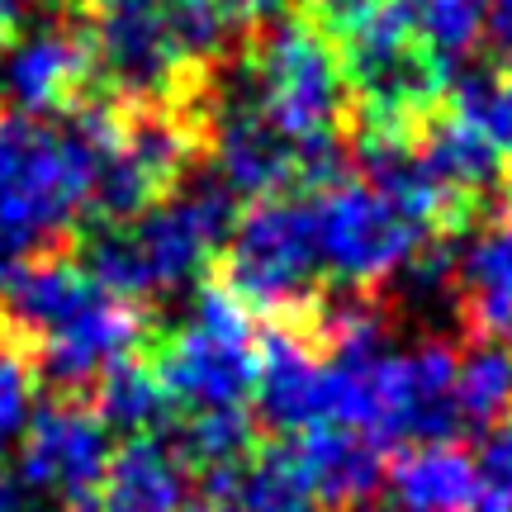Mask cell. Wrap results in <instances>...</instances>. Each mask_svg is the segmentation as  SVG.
Returning a JSON list of instances; mask_svg holds the SVG:
<instances>
[{"mask_svg": "<svg viewBox=\"0 0 512 512\" xmlns=\"http://www.w3.org/2000/svg\"><path fill=\"white\" fill-rule=\"evenodd\" d=\"M456 290L489 342L512 337V209L503 219L484 223L456 256Z\"/></svg>", "mask_w": 512, "mask_h": 512, "instance_id": "obj_16", "label": "cell"}, {"mask_svg": "<svg viewBox=\"0 0 512 512\" xmlns=\"http://www.w3.org/2000/svg\"><path fill=\"white\" fill-rule=\"evenodd\" d=\"M223 266L228 294H238L247 309L290 313L309 304L323 280L309 200H256L223 242Z\"/></svg>", "mask_w": 512, "mask_h": 512, "instance_id": "obj_8", "label": "cell"}, {"mask_svg": "<svg viewBox=\"0 0 512 512\" xmlns=\"http://www.w3.org/2000/svg\"><path fill=\"white\" fill-rule=\"evenodd\" d=\"M384 484L399 512H470L479 503L475 456L456 441H418L384 470Z\"/></svg>", "mask_w": 512, "mask_h": 512, "instance_id": "obj_15", "label": "cell"}, {"mask_svg": "<svg viewBox=\"0 0 512 512\" xmlns=\"http://www.w3.org/2000/svg\"><path fill=\"white\" fill-rule=\"evenodd\" d=\"M185 162H190V138L166 119L143 124H114L100 152V176H95V214L110 223L143 214L147 204L176 190Z\"/></svg>", "mask_w": 512, "mask_h": 512, "instance_id": "obj_11", "label": "cell"}, {"mask_svg": "<svg viewBox=\"0 0 512 512\" xmlns=\"http://www.w3.org/2000/svg\"><path fill=\"white\" fill-rule=\"evenodd\" d=\"M413 29L441 72H456L489 34V0H408Z\"/></svg>", "mask_w": 512, "mask_h": 512, "instance_id": "obj_20", "label": "cell"}, {"mask_svg": "<svg viewBox=\"0 0 512 512\" xmlns=\"http://www.w3.org/2000/svg\"><path fill=\"white\" fill-rule=\"evenodd\" d=\"M38 408V384H34V366L24 361V351L15 342L0 337V465L15 460L19 437L34 418Z\"/></svg>", "mask_w": 512, "mask_h": 512, "instance_id": "obj_23", "label": "cell"}, {"mask_svg": "<svg viewBox=\"0 0 512 512\" xmlns=\"http://www.w3.org/2000/svg\"><path fill=\"white\" fill-rule=\"evenodd\" d=\"M342 67L366 105L370 128L389 133H408L451 81V72H441L418 43L408 0H361L342 15Z\"/></svg>", "mask_w": 512, "mask_h": 512, "instance_id": "obj_7", "label": "cell"}, {"mask_svg": "<svg viewBox=\"0 0 512 512\" xmlns=\"http://www.w3.org/2000/svg\"><path fill=\"white\" fill-rule=\"evenodd\" d=\"M219 5L233 24H252V19H275L290 0H219Z\"/></svg>", "mask_w": 512, "mask_h": 512, "instance_id": "obj_25", "label": "cell"}, {"mask_svg": "<svg viewBox=\"0 0 512 512\" xmlns=\"http://www.w3.org/2000/svg\"><path fill=\"white\" fill-rule=\"evenodd\" d=\"M313 5H318V10H323V15L342 19V15H347V10H356V5H361V0H313Z\"/></svg>", "mask_w": 512, "mask_h": 512, "instance_id": "obj_29", "label": "cell"}, {"mask_svg": "<svg viewBox=\"0 0 512 512\" xmlns=\"http://www.w3.org/2000/svg\"><path fill=\"white\" fill-rule=\"evenodd\" d=\"M114 124L110 110L72 119L0 114V299L95 214L100 152Z\"/></svg>", "mask_w": 512, "mask_h": 512, "instance_id": "obj_3", "label": "cell"}, {"mask_svg": "<svg viewBox=\"0 0 512 512\" xmlns=\"http://www.w3.org/2000/svg\"><path fill=\"white\" fill-rule=\"evenodd\" d=\"M190 508V460L171 441L128 437L114 446L91 512H185Z\"/></svg>", "mask_w": 512, "mask_h": 512, "instance_id": "obj_14", "label": "cell"}, {"mask_svg": "<svg viewBox=\"0 0 512 512\" xmlns=\"http://www.w3.org/2000/svg\"><path fill=\"white\" fill-rule=\"evenodd\" d=\"M162 413H166V399H162V384H157V370L128 361V366L110 370L100 380V418H105L110 432L119 427L128 437H143V432L157 427Z\"/></svg>", "mask_w": 512, "mask_h": 512, "instance_id": "obj_21", "label": "cell"}, {"mask_svg": "<svg viewBox=\"0 0 512 512\" xmlns=\"http://www.w3.org/2000/svg\"><path fill=\"white\" fill-rule=\"evenodd\" d=\"M275 465L318 503L332 508H356L380 494L384 484V446H375L361 432L347 427H309L285 441Z\"/></svg>", "mask_w": 512, "mask_h": 512, "instance_id": "obj_12", "label": "cell"}, {"mask_svg": "<svg viewBox=\"0 0 512 512\" xmlns=\"http://www.w3.org/2000/svg\"><path fill=\"white\" fill-rule=\"evenodd\" d=\"M508 200H512V171H508Z\"/></svg>", "mask_w": 512, "mask_h": 512, "instance_id": "obj_32", "label": "cell"}, {"mask_svg": "<svg viewBox=\"0 0 512 512\" xmlns=\"http://www.w3.org/2000/svg\"><path fill=\"white\" fill-rule=\"evenodd\" d=\"M413 147H418L422 176L437 185V195L446 204L475 200V195H484L498 181V152L460 114L432 124L422 133V143H413Z\"/></svg>", "mask_w": 512, "mask_h": 512, "instance_id": "obj_17", "label": "cell"}, {"mask_svg": "<svg viewBox=\"0 0 512 512\" xmlns=\"http://www.w3.org/2000/svg\"><path fill=\"white\" fill-rule=\"evenodd\" d=\"M456 114L494 152H512V67L456 76Z\"/></svg>", "mask_w": 512, "mask_h": 512, "instance_id": "obj_22", "label": "cell"}, {"mask_svg": "<svg viewBox=\"0 0 512 512\" xmlns=\"http://www.w3.org/2000/svg\"><path fill=\"white\" fill-rule=\"evenodd\" d=\"M479 503L494 512H512V413L484 427V441L475 451Z\"/></svg>", "mask_w": 512, "mask_h": 512, "instance_id": "obj_24", "label": "cell"}, {"mask_svg": "<svg viewBox=\"0 0 512 512\" xmlns=\"http://www.w3.org/2000/svg\"><path fill=\"white\" fill-rule=\"evenodd\" d=\"M309 209L323 275L347 290H375L418 271L451 204L422 176L408 133L370 128L366 166L356 176H332Z\"/></svg>", "mask_w": 512, "mask_h": 512, "instance_id": "obj_2", "label": "cell"}, {"mask_svg": "<svg viewBox=\"0 0 512 512\" xmlns=\"http://www.w3.org/2000/svg\"><path fill=\"white\" fill-rule=\"evenodd\" d=\"M512 413V351L508 342H479L456 361V418L460 427H494Z\"/></svg>", "mask_w": 512, "mask_h": 512, "instance_id": "obj_19", "label": "cell"}, {"mask_svg": "<svg viewBox=\"0 0 512 512\" xmlns=\"http://www.w3.org/2000/svg\"><path fill=\"white\" fill-rule=\"evenodd\" d=\"M0 512H29V503H24V494H19V489L0 484Z\"/></svg>", "mask_w": 512, "mask_h": 512, "instance_id": "obj_28", "label": "cell"}, {"mask_svg": "<svg viewBox=\"0 0 512 512\" xmlns=\"http://www.w3.org/2000/svg\"><path fill=\"white\" fill-rule=\"evenodd\" d=\"M0 53V95L29 119L62 114L95 76L91 34H81L67 19H38L19 29Z\"/></svg>", "mask_w": 512, "mask_h": 512, "instance_id": "obj_10", "label": "cell"}, {"mask_svg": "<svg viewBox=\"0 0 512 512\" xmlns=\"http://www.w3.org/2000/svg\"><path fill=\"white\" fill-rule=\"evenodd\" d=\"M470 512H494V508H484V503H475V508H470Z\"/></svg>", "mask_w": 512, "mask_h": 512, "instance_id": "obj_31", "label": "cell"}, {"mask_svg": "<svg viewBox=\"0 0 512 512\" xmlns=\"http://www.w3.org/2000/svg\"><path fill=\"white\" fill-rule=\"evenodd\" d=\"M5 304L15 328L34 342L43 375L62 389L100 384L110 370L128 366L147 337L143 309L76 261L29 266Z\"/></svg>", "mask_w": 512, "mask_h": 512, "instance_id": "obj_4", "label": "cell"}, {"mask_svg": "<svg viewBox=\"0 0 512 512\" xmlns=\"http://www.w3.org/2000/svg\"><path fill=\"white\" fill-rule=\"evenodd\" d=\"M110 456V427L95 408H81L72 399L43 403V408H34L15 451L19 494L48 498L62 508H91Z\"/></svg>", "mask_w": 512, "mask_h": 512, "instance_id": "obj_9", "label": "cell"}, {"mask_svg": "<svg viewBox=\"0 0 512 512\" xmlns=\"http://www.w3.org/2000/svg\"><path fill=\"white\" fill-rule=\"evenodd\" d=\"M38 10V0H0V48L24 29V19Z\"/></svg>", "mask_w": 512, "mask_h": 512, "instance_id": "obj_27", "label": "cell"}, {"mask_svg": "<svg viewBox=\"0 0 512 512\" xmlns=\"http://www.w3.org/2000/svg\"><path fill=\"white\" fill-rule=\"evenodd\" d=\"M489 43L503 57H512V0H489Z\"/></svg>", "mask_w": 512, "mask_h": 512, "instance_id": "obj_26", "label": "cell"}, {"mask_svg": "<svg viewBox=\"0 0 512 512\" xmlns=\"http://www.w3.org/2000/svg\"><path fill=\"white\" fill-rule=\"evenodd\" d=\"M95 15H110V10H128V5H147V0H91Z\"/></svg>", "mask_w": 512, "mask_h": 512, "instance_id": "obj_30", "label": "cell"}, {"mask_svg": "<svg viewBox=\"0 0 512 512\" xmlns=\"http://www.w3.org/2000/svg\"><path fill=\"white\" fill-rule=\"evenodd\" d=\"M91 48L95 67L128 95H162L185 67V53L176 48L162 0L95 15Z\"/></svg>", "mask_w": 512, "mask_h": 512, "instance_id": "obj_13", "label": "cell"}, {"mask_svg": "<svg viewBox=\"0 0 512 512\" xmlns=\"http://www.w3.org/2000/svg\"><path fill=\"white\" fill-rule=\"evenodd\" d=\"M261 328L252 309L228 290H200L166 332L157 356L166 413L181 427L214 418H252Z\"/></svg>", "mask_w": 512, "mask_h": 512, "instance_id": "obj_6", "label": "cell"}, {"mask_svg": "<svg viewBox=\"0 0 512 512\" xmlns=\"http://www.w3.org/2000/svg\"><path fill=\"white\" fill-rule=\"evenodd\" d=\"M185 512H323L280 465H223Z\"/></svg>", "mask_w": 512, "mask_h": 512, "instance_id": "obj_18", "label": "cell"}, {"mask_svg": "<svg viewBox=\"0 0 512 512\" xmlns=\"http://www.w3.org/2000/svg\"><path fill=\"white\" fill-rule=\"evenodd\" d=\"M233 233V195L223 185H176L143 214L110 223L91 247V266L124 299H166L190 290Z\"/></svg>", "mask_w": 512, "mask_h": 512, "instance_id": "obj_5", "label": "cell"}, {"mask_svg": "<svg viewBox=\"0 0 512 512\" xmlns=\"http://www.w3.org/2000/svg\"><path fill=\"white\" fill-rule=\"evenodd\" d=\"M347 67L313 24H275L228 76L214 110V171L228 195L271 200L328 185L342 166Z\"/></svg>", "mask_w": 512, "mask_h": 512, "instance_id": "obj_1", "label": "cell"}]
</instances>
